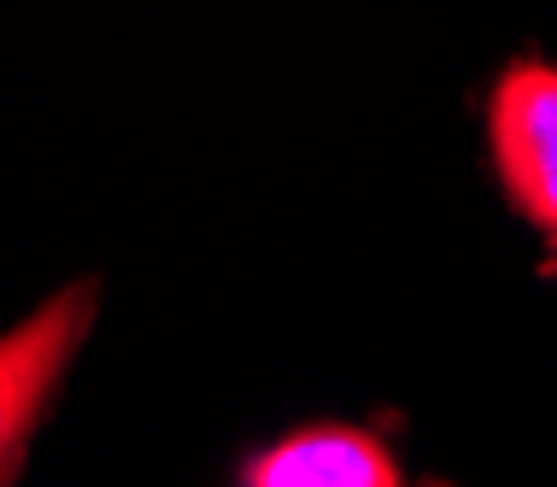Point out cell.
<instances>
[{
	"label": "cell",
	"instance_id": "2",
	"mask_svg": "<svg viewBox=\"0 0 557 487\" xmlns=\"http://www.w3.org/2000/svg\"><path fill=\"white\" fill-rule=\"evenodd\" d=\"M487 147L505 200L534 223L540 277H557V65L517 59L487 95Z\"/></svg>",
	"mask_w": 557,
	"mask_h": 487
},
{
	"label": "cell",
	"instance_id": "3",
	"mask_svg": "<svg viewBox=\"0 0 557 487\" xmlns=\"http://www.w3.org/2000/svg\"><path fill=\"white\" fill-rule=\"evenodd\" d=\"M247 487H394L405 470L375 429L358 423H306V429L270 440L240 464Z\"/></svg>",
	"mask_w": 557,
	"mask_h": 487
},
{
	"label": "cell",
	"instance_id": "1",
	"mask_svg": "<svg viewBox=\"0 0 557 487\" xmlns=\"http://www.w3.org/2000/svg\"><path fill=\"white\" fill-rule=\"evenodd\" d=\"M95 312H100V288L71 282L48 306H36L24 324L0 334V487L18 482L29 440L48 423L59 382L71 376L88 329H95Z\"/></svg>",
	"mask_w": 557,
	"mask_h": 487
}]
</instances>
